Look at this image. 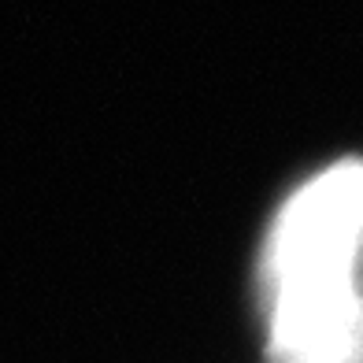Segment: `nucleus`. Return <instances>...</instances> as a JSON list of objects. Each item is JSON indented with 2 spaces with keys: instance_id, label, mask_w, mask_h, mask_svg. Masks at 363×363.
<instances>
[{
  "instance_id": "obj_1",
  "label": "nucleus",
  "mask_w": 363,
  "mask_h": 363,
  "mask_svg": "<svg viewBox=\"0 0 363 363\" xmlns=\"http://www.w3.org/2000/svg\"><path fill=\"white\" fill-rule=\"evenodd\" d=\"M271 363H363V163L304 182L263 249Z\"/></svg>"
}]
</instances>
